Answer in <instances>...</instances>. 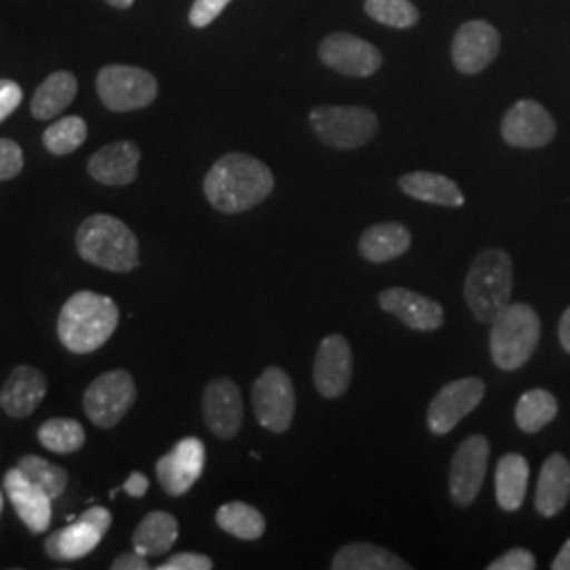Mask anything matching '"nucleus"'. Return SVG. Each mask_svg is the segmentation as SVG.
Segmentation results:
<instances>
[{
    "label": "nucleus",
    "mask_w": 570,
    "mask_h": 570,
    "mask_svg": "<svg viewBox=\"0 0 570 570\" xmlns=\"http://www.w3.org/2000/svg\"><path fill=\"white\" fill-rule=\"evenodd\" d=\"M275 188L268 165L245 153H228L205 176L207 202L223 214H242L263 204Z\"/></svg>",
    "instance_id": "obj_1"
},
{
    "label": "nucleus",
    "mask_w": 570,
    "mask_h": 570,
    "mask_svg": "<svg viewBox=\"0 0 570 570\" xmlns=\"http://www.w3.org/2000/svg\"><path fill=\"white\" fill-rule=\"evenodd\" d=\"M119 326V306L104 294L81 289L61 306L58 336L70 353L87 355L110 341Z\"/></svg>",
    "instance_id": "obj_2"
},
{
    "label": "nucleus",
    "mask_w": 570,
    "mask_h": 570,
    "mask_svg": "<svg viewBox=\"0 0 570 570\" xmlns=\"http://www.w3.org/2000/svg\"><path fill=\"white\" fill-rule=\"evenodd\" d=\"M75 244L85 263L110 273H129L140 265L138 237L129 226L108 214L82 220Z\"/></svg>",
    "instance_id": "obj_3"
},
{
    "label": "nucleus",
    "mask_w": 570,
    "mask_h": 570,
    "mask_svg": "<svg viewBox=\"0 0 570 570\" xmlns=\"http://www.w3.org/2000/svg\"><path fill=\"white\" fill-rule=\"evenodd\" d=\"M465 301L478 322L492 320L510 305L513 294V263L505 249H484L469 266L465 279Z\"/></svg>",
    "instance_id": "obj_4"
},
{
    "label": "nucleus",
    "mask_w": 570,
    "mask_h": 570,
    "mask_svg": "<svg viewBox=\"0 0 570 570\" xmlns=\"http://www.w3.org/2000/svg\"><path fill=\"white\" fill-rule=\"evenodd\" d=\"M541 341V320L524 303H510L490 324V357L494 366L513 372L529 362Z\"/></svg>",
    "instance_id": "obj_5"
},
{
    "label": "nucleus",
    "mask_w": 570,
    "mask_h": 570,
    "mask_svg": "<svg viewBox=\"0 0 570 570\" xmlns=\"http://www.w3.org/2000/svg\"><path fill=\"white\" fill-rule=\"evenodd\" d=\"M315 136L332 148L353 150L370 142L379 131V119L364 106H320L308 115Z\"/></svg>",
    "instance_id": "obj_6"
},
{
    "label": "nucleus",
    "mask_w": 570,
    "mask_h": 570,
    "mask_svg": "<svg viewBox=\"0 0 570 570\" xmlns=\"http://www.w3.org/2000/svg\"><path fill=\"white\" fill-rule=\"evenodd\" d=\"M136 383L127 370H110L98 376L82 395L87 419L100 429L117 428L136 404Z\"/></svg>",
    "instance_id": "obj_7"
},
{
    "label": "nucleus",
    "mask_w": 570,
    "mask_h": 570,
    "mask_svg": "<svg viewBox=\"0 0 570 570\" xmlns=\"http://www.w3.org/2000/svg\"><path fill=\"white\" fill-rule=\"evenodd\" d=\"M98 94L104 106L112 112L140 110L157 100V79L136 66L112 63L98 75Z\"/></svg>",
    "instance_id": "obj_8"
},
{
    "label": "nucleus",
    "mask_w": 570,
    "mask_h": 570,
    "mask_svg": "<svg viewBox=\"0 0 570 570\" xmlns=\"http://www.w3.org/2000/svg\"><path fill=\"white\" fill-rule=\"evenodd\" d=\"M252 406L261 428L285 433L296 412V393L289 374L279 366L266 367L252 387Z\"/></svg>",
    "instance_id": "obj_9"
},
{
    "label": "nucleus",
    "mask_w": 570,
    "mask_h": 570,
    "mask_svg": "<svg viewBox=\"0 0 570 570\" xmlns=\"http://www.w3.org/2000/svg\"><path fill=\"white\" fill-rule=\"evenodd\" d=\"M112 527V515L104 508L82 511L77 522L56 530L45 541V551L58 562H75L89 556L102 543L104 534Z\"/></svg>",
    "instance_id": "obj_10"
},
{
    "label": "nucleus",
    "mask_w": 570,
    "mask_h": 570,
    "mask_svg": "<svg viewBox=\"0 0 570 570\" xmlns=\"http://www.w3.org/2000/svg\"><path fill=\"white\" fill-rule=\"evenodd\" d=\"M484 395H487V383L478 376L459 379L444 385L429 404V431L433 435H446L482 404Z\"/></svg>",
    "instance_id": "obj_11"
},
{
    "label": "nucleus",
    "mask_w": 570,
    "mask_h": 570,
    "mask_svg": "<svg viewBox=\"0 0 570 570\" xmlns=\"http://www.w3.org/2000/svg\"><path fill=\"white\" fill-rule=\"evenodd\" d=\"M490 444L484 435H469L450 463V497L459 508H469L484 487L489 471Z\"/></svg>",
    "instance_id": "obj_12"
},
{
    "label": "nucleus",
    "mask_w": 570,
    "mask_h": 570,
    "mask_svg": "<svg viewBox=\"0 0 570 570\" xmlns=\"http://www.w3.org/2000/svg\"><path fill=\"white\" fill-rule=\"evenodd\" d=\"M315 389L326 397H343L353 381V351L343 334H330L320 346L313 362Z\"/></svg>",
    "instance_id": "obj_13"
},
{
    "label": "nucleus",
    "mask_w": 570,
    "mask_h": 570,
    "mask_svg": "<svg viewBox=\"0 0 570 570\" xmlns=\"http://www.w3.org/2000/svg\"><path fill=\"white\" fill-rule=\"evenodd\" d=\"M205 446L199 438H184L157 461V480L169 497H183L204 475Z\"/></svg>",
    "instance_id": "obj_14"
},
{
    "label": "nucleus",
    "mask_w": 570,
    "mask_h": 570,
    "mask_svg": "<svg viewBox=\"0 0 570 570\" xmlns=\"http://www.w3.org/2000/svg\"><path fill=\"white\" fill-rule=\"evenodd\" d=\"M501 136L513 148H543L556 138V121L534 100H520L505 112Z\"/></svg>",
    "instance_id": "obj_15"
},
{
    "label": "nucleus",
    "mask_w": 570,
    "mask_h": 570,
    "mask_svg": "<svg viewBox=\"0 0 570 570\" xmlns=\"http://www.w3.org/2000/svg\"><path fill=\"white\" fill-rule=\"evenodd\" d=\"M204 419L207 429L220 438L233 440L244 425V400L235 381L218 376L204 391Z\"/></svg>",
    "instance_id": "obj_16"
},
{
    "label": "nucleus",
    "mask_w": 570,
    "mask_h": 570,
    "mask_svg": "<svg viewBox=\"0 0 570 570\" xmlns=\"http://www.w3.org/2000/svg\"><path fill=\"white\" fill-rule=\"evenodd\" d=\"M320 58L327 68L346 77H370L383 63L381 51L374 45L346 32L330 35L320 47Z\"/></svg>",
    "instance_id": "obj_17"
},
{
    "label": "nucleus",
    "mask_w": 570,
    "mask_h": 570,
    "mask_svg": "<svg viewBox=\"0 0 570 570\" xmlns=\"http://www.w3.org/2000/svg\"><path fill=\"white\" fill-rule=\"evenodd\" d=\"M501 47V37L489 21H468L452 41V61L463 75H478L489 68Z\"/></svg>",
    "instance_id": "obj_18"
},
{
    "label": "nucleus",
    "mask_w": 570,
    "mask_h": 570,
    "mask_svg": "<svg viewBox=\"0 0 570 570\" xmlns=\"http://www.w3.org/2000/svg\"><path fill=\"white\" fill-rule=\"evenodd\" d=\"M379 306L416 332H435L444 326V306L407 287L383 289Z\"/></svg>",
    "instance_id": "obj_19"
},
{
    "label": "nucleus",
    "mask_w": 570,
    "mask_h": 570,
    "mask_svg": "<svg viewBox=\"0 0 570 570\" xmlns=\"http://www.w3.org/2000/svg\"><path fill=\"white\" fill-rule=\"evenodd\" d=\"M4 494L9 497L11 505L18 511L21 522L30 532L41 534L51 524V497L45 490L32 482L20 468L9 469L2 480Z\"/></svg>",
    "instance_id": "obj_20"
},
{
    "label": "nucleus",
    "mask_w": 570,
    "mask_h": 570,
    "mask_svg": "<svg viewBox=\"0 0 570 570\" xmlns=\"http://www.w3.org/2000/svg\"><path fill=\"white\" fill-rule=\"evenodd\" d=\"M140 157V148L129 140L108 144L89 159L87 171L104 186H127L138 178Z\"/></svg>",
    "instance_id": "obj_21"
},
{
    "label": "nucleus",
    "mask_w": 570,
    "mask_h": 570,
    "mask_svg": "<svg viewBox=\"0 0 570 570\" xmlns=\"http://www.w3.org/2000/svg\"><path fill=\"white\" fill-rule=\"evenodd\" d=\"M47 395V376L39 367L18 366L0 391V406L11 419H26L41 406Z\"/></svg>",
    "instance_id": "obj_22"
},
{
    "label": "nucleus",
    "mask_w": 570,
    "mask_h": 570,
    "mask_svg": "<svg viewBox=\"0 0 570 570\" xmlns=\"http://www.w3.org/2000/svg\"><path fill=\"white\" fill-rule=\"evenodd\" d=\"M570 501V461L556 452L548 456L537 482L534 508L543 518H553Z\"/></svg>",
    "instance_id": "obj_23"
},
{
    "label": "nucleus",
    "mask_w": 570,
    "mask_h": 570,
    "mask_svg": "<svg viewBox=\"0 0 570 570\" xmlns=\"http://www.w3.org/2000/svg\"><path fill=\"white\" fill-rule=\"evenodd\" d=\"M412 245V235L400 223H381L367 226L360 237L357 249L367 263L381 265L404 256Z\"/></svg>",
    "instance_id": "obj_24"
},
{
    "label": "nucleus",
    "mask_w": 570,
    "mask_h": 570,
    "mask_svg": "<svg viewBox=\"0 0 570 570\" xmlns=\"http://www.w3.org/2000/svg\"><path fill=\"white\" fill-rule=\"evenodd\" d=\"M529 478V461L522 454L510 452L501 456L494 471V492L501 510L518 511L524 505Z\"/></svg>",
    "instance_id": "obj_25"
},
{
    "label": "nucleus",
    "mask_w": 570,
    "mask_h": 570,
    "mask_svg": "<svg viewBox=\"0 0 570 570\" xmlns=\"http://www.w3.org/2000/svg\"><path fill=\"white\" fill-rule=\"evenodd\" d=\"M400 188L406 193L407 197L423 204L442 205V207H461L465 204V197L459 184L442 174L412 171L402 176Z\"/></svg>",
    "instance_id": "obj_26"
},
{
    "label": "nucleus",
    "mask_w": 570,
    "mask_h": 570,
    "mask_svg": "<svg viewBox=\"0 0 570 570\" xmlns=\"http://www.w3.org/2000/svg\"><path fill=\"white\" fill-rule=\"evenodd\" d=\"M79 91V81L72 72H53L49 79L42 81L41 87L35 91L30 112L39 121H49L61 115L70 104L75 102Z\"/></svg>",
    "instance_id": "obj_27"
},
{
    "label": "nucleus",
    "mask_w": 570,
    "mask_h": 570,
    "mask_svg": "<svg viewBox=\"0 0 570 570\" xmlns=\"http://www.w3.org/2000/svg\"><path fill=\"white\" fill-rule=\"evenodd\" d=\"M178 520L167 511H150L134 532V550L146 558L164 556L178 541Z\"/></svg>",
    "instance_id": "obj_28"
},
{
    "label": "nucleus",
    "mask_w": 570,
    "mask_h": 570,
    "mask_svg": "<svg viewBox=\"0 0 570 570\" xmlns=\"http://www.w3.org/2000/svg\"><path fill=\"white\" fill-rule=\"evenodd\" d=\"M334 570H406L410 564L393 551L372 543H348L334 553Z\"/></svg>",
    "instance_id": "obj_29"
},
{
    "label": "nucleus",
    "mask_w": 570,
    "mask_h": 570,
    "mask_svg": "<svg viewBox=\"0 0 570 570\" xmlns=\"http://www.w3.org/2000/svg\"><path fill=\"white\" fill-rule=\"evenodd\" d=\"M216 524L242 541H258L266 530L265 515L242 501L226 503L216 511Z\"/></svg>",
    "instance_id": "obj_30"
},
{
    "label": "nucleus",
    "mask_w": 570,
    "mask_h": 570,
    "mask_svg": "<svg viewBox=\"0 0 570 570\" xmlns=\"http://www.w3.org/2000/svg\"><path fill=\"white\" fill-rule=\"evenodd\" d=\"M558 416V400L546 389L527 391L515 404V425L524 433H537L548 428Z\"/></svg>",
    "instance_id": "obj_31"
},
{
    "label": "nucleus",
    "mask_w": 570,
    "mask_h": 570,
    "mask_svg": "<svg viewBox=\"0 0 570 570\" xmlns=\"http://www.w3.org/2000/svg\"><path fill=\"white\" fill-rule=\"evenodd\" d=\"M39 442L56 454H70L82 449L85 429L75 419H49L39 428Z\"/></svg>",
    "instance_id": "obj_32"
},
{
    "label": "nucleus",
    "mask_w": 570,
    "mask_h": 570,
    "mask_svg": "<svg viewBox=\"0 0 570 570\" xmlns=\"http://www.w3.org/2000/svg\"><path fill=\"white\" fill-rule=\"evenodd\" d=\"M87 140V122L81 117H66L60 121L51 122L47 131L42 134V144L45 148L56 155V157H66L79 150Z\"/></svg>",
    "instance_id": "obj_33"
},
{
    "label": "nucleus",
    "mask_w": 570,
    "mask_h": 570,
    "mask_svg": "<svg viewBox=\"0 0 570 570\" xmlns=\"http://www.w3.org/2000/svg\"><path fill=\"white\" fill-rule=\"evenodd\" d=\"M18 468L41 487L51 499H58L68 487V471L49 463L47 459L37 456V454H26L21 456Z\"/></svg>",
    "instance_id": "obj_34"
},
{
    "label": "nucleus",
    "mask_w": 570,
    "mask_h": 570,
    "mask_svg": "<svg viewBox=\"0 0 570 570\" xmlns=\"http://www.w3.org/2000/svg\"><path fill=\"white\" fill-rule=\"evenodd\" d=\"M366 13L372 20L402 30L419 21V9L410 0H366Z\"/></svg>",
    "instance_id": "obj_35"
},
{
    "label": "nucleus",
    "mask_w": 570,
    "mask_h": 570,
    "mask_svg": "<svg viewBox=\"0 0 570 570\" xmlns=\"http://www.w3.org/2000/svg\"><path fill=\"white\" fill-rule=\"evenodd\" d=\"M23 169V153L20 144L0 138V183L18 178Z\"/></svg>",
    "instance_id": "obj_36"
},
{
    "label": "nucleus",
    "mask_w": 570,
    "mask_h": 570,
    "mask_svg": "<svg viewBox=\"0 0 570 570\" xmlns=\"http://www.w3.org/2000/svg\"><path fill=\"white\" fill-rule=\"evenodd\" d=\"M228 2L230 0H195L193 9L188 13V20L195 28H205L225 11Z\"/></svg>",
    "instance_id": "obj_37"
},
{
    "label": "nucleus",
    "mask_w": 570,
    "mask_h": 570,
    "mask_svg": "<svg viewBox=\"0 0 570 570\" xmlns=\"http://www.w3.org/2000/svg\"><path fill=\"white\" fill-rule=\"evenodd\" d=\"M537 569V560L529 550L515 548V550L505 551L497 560H492L489 570H532Z\"/></svg>",
    "instance_id": "obj_38"
},
{
    "label": "nucleus",
    "mask_w": 570,
    "mask_h": 570,
    "mask_svg": "<svg viewBox=\"0 0 570 570\" xmlns=\"http://www.w3.org/2000/svg\"><path fill=\"white\" fill-rule=\"evenodd\" d=\"M159 570H209L214 569V562L212 558H207L204 553H193V551H183V553H176L171 558H167V562H164L161 567H157Z\"/></svg>",
    "instance_id": "obj_39"
},
{
    "label": "nucleus",
    "mask_w": 570,
    "mask_h": 570,
    "mask_svg": "<svg viewBox=\"0 0 570 570\" xmlns=\"http://www.w3.org/2000/svg\"><path fill=\"white\" fill-rule=\"evenodd\" d=\"M23 100L20 85L13 81H0V122L9 119Z\"/></svg>",
    "instance_id": "obj_40"
},
{
    "label": "nucleus",
    "mask_w": 570,
    "mask_h": 570,
    "mask_svg": "<svg viewBox=\"0 0 570 570\" xmlns=\"http://www.w3.org/2000/svg\"><path fill=\"white\" fill-rule=\"evenodd\" d=\"M148 569H150V564H148V558L142 556V553H138L136 550L131 551V553H121V556H117V558H115V562H112V570Z\"/></svg>",
    "instance_id": "obj_41"
},
{
    "label": "nucleus",
    "mask_w": 570,
    "mask_h": 570,
    "mask_svg": "<svg viewBox=\"0 0 570 570\" xmlns=\"http://www.w3.org/2000/svg\"><path fill=\"white\" fill-rule=\"evenodd\" d=\"M148 478L140 473V471H134L129 478H127V482L122 484V490L129 494V497H136V499H140L146 494V490H148Z\"/></svg>",
    "instance_id": "obj_42"
},
{
    "label": "nucleus",
    "mask_w": 570,
    "mask_h": 570,
    "mask_svg": "<svg viewBox=\"0 0 570 570\" xmlns=\"http://www.w3.org/2000/svg\"><path fill=\"white\" fill-rule=\"evenodd\" d=\"M558 338H560V345L570 355V306L562 313L560 317V324H558Z\"/></svg>",
    "instance_id": "obj_43"
},
{
    "label": "nucleus",
    "mask_w": 570,
    "mask_h": 570,
    "mask_svg": "<svg viewBox=\"0 0 570 570\" xmlns=\"http://www.w3.org/2000/svg\"><path fill=\"white\" fill-rule=\"evenodd\" d=\"M551 569L553 570H570V539L562 546L560 553L553 558L551 562Z\"/></svg>",
    "instance_id": "obj_44"
},
{
    "label": "nucleus",
    "mask_w": 570,
    "mask_h": 570,
    "mask_svg": "<svg viewBox=\"0 0 570 570\" xmlns=\"http://www.w3.org/2000/svg\"><path fill=\"white\" fill-rule=\"evenodd\" d=\"M106 2L115 9H129L134 4V0H106Z\"/></svg>",
    "instance_id": "obj_45"
},
{
    "label": "nucleus",
    "mask_w": 570,
    "mask_h": 570,
    "mask_svg": "<svg viewBox=\"0 0 570 570\" xmlns=\"http://www.w3.org/2000/svg\"><path fill=\"white\" fill-rule=\"evenodd\" d=\"M0 511H2V492H0Z\"/></svg>",
    "instance_id": "obj_46"
}]
</instances>
